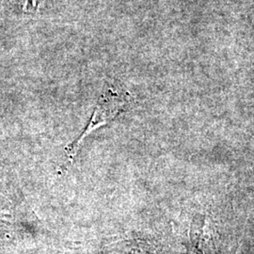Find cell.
<instances>
[{
	"mask_svg": "<svg viewBox=\"0 0 254 254\" xmlns=\"http://www.w3.org/2000/svg\"><path fill=\"white\" fill-rule=\"evenodd\" d=\"M131 104V96L127 91L109 87L101 94L88 126L78 137L65 148L69 163L73 162L83 139L98 127H103L125 112Z\"/></svg>",
	"mask_w": 254,
	"mask_h": 254,
	"instance_id": "cell-1",
	"label": "cell"
},
{
	"mask_svg": "<svg viewBox=\"0 0 254 254\" xmlns=\"http://www.w3.org/2000/svg\"><path fill=\"white\" fill-rule=\"evenodd\" d=\"M46 0H21L22 9L27 13H36Z\"/></svg>",
	"mask_w": 254,
	"mask_h": 254,
	"instance_id": "cell-2",
	"label": "cell"
}]
</instances>
